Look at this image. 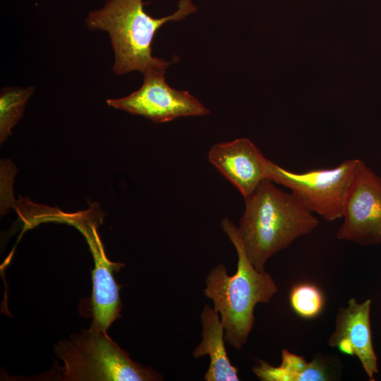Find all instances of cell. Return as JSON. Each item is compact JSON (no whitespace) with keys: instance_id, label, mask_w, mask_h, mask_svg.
<instances>
[{"instance_id":"obj_13","label":"cell","mask_w":381,"mask_h":381,"mask_svg":"<svg viewBox=\"0 0 381 381\" xmlns=\"http://www.w3.org/2000/svg\"><path fill=\"white\" fill-rule=\"evenodd\" d=\"M289 301L294 311L307 319L317 317L324 306L322 292L317 286L307 283L299 284L292 288Z\"/></svg>"},{"instance_id":"obj_7","label":"cell","mask_w":381,"mask_h":381,"mask_svg":"<svg viewBox=\"0 0 381 381\" xmlns=\"http://www.w3.org/2000/svg\"><path fill=\"white\" fill-rule=\"evenodd\" d=\"M339 240L369 246L381 243V176L361 160L349 190Z\"/></svg>"},{"instance_id":"obj_4","label":"cell","mask_w":381,"mask_h":381,"mask_svg":"<svg viewBox=\"0 0 381 381\" xmlns=\"http://www.w3.org/2000/svg\"><path fill=\"white\" fill-rule=\"evenodd\" d=\"M54 353L64 363L59 368L63 381H159L152 368L133 361L107 334L90 327L60 341Z\"/></svg>"},{"instance_id":"obj_10","label":"cell","mask_w":381,"mask_h":381,"mask_svg":"<svg viewBox=\"0 0 381 381\" xmlns=\"http://www.w3.org/2000/svg\"><path fill=\"white\" fill-rule=\"evenodd\" d=\"M200 320L202 340L192 355L195 358L210 356L205 380L238 381V369L231 363L225 349L224 329L219 313L213 307L205 305L200 313Z\"/></svg>"},{"instance_id":"obj_5","label":"cell","mask_w":381,"mask_h":381,"mask_svg":"<svg viewBox=\"0 0 381 381\" xmlns=\"http://www.w3.org/2000/svg\"><path fill=\"white\" fill-rule=\"evenodd\" d=\"M360 162L359 159H347L334 168L295 173L270 160L267 179L290 189L311 212L325 220L334 221L343 217Z\"/></svg>"},{"instance_id":"obj_8","label":"cell","mask_w":381,"mask_h":381,"mask_svg":"<svg viewBox=\"0 0 381 381\" xmlns=\"http://www.w3.org/2000/svg\"><path fill=\"white\" fill-rule=\"evenodd\" d=\"M207 158L244 198L267 179L270 160L248 138L214 144L209 150Z\"/></svg>"},{"instance_id":"obj_9","label":"cell","mask_w":381,"mask_h":381,"mask_svg":"<svg viewBox=\"0 0 381 381\" xmlns=\"http://www.w3.org/2000/svg\"><path fill=\"white\" fill-rule=\"evenodd\" d=\"M371 299L358 303L349 299L346 307L337 313L335 329L328 339V345L350 356H356L370 380L379 372L371 335L370 313Z\"/></svg>"},{"instance_id":"obj_2","label":"cell","mask_w":381,"mask_h":381,"mask_svg":"<svg viewBox=\"0 0 381 381\" xmlns=\"http://www.w3.org/2000/svg\"><path fill=\"white\" fill-rule=\"evenodd\" d=\"M263 180L245 199L238 226L247 255L255 269L265 270L272 255L308 235L319 224L313 213L291 192Z\"/></svg>"},{"instance_id":"obj_1","label":"cell","mask_w":381,"mask_h":381,"mask_svg":"<svg viewBox=\"0 0 381 381\" xmlns=\"http://www.w3.org/2000/svg\"><path fill=\"white\" fill-rule=\"evenodd\" d=\"M220 225L236 250L237 270L229 275L224 264L214 266L205 277L203 293L220 315L225 341L240 350L253 328L255 306L269 303L278 286L265 270L260 271L253 265L238 226L228 218L222 219Z\"/></svg>"},{"instance_id":"obj_6","label":"cell","mask_w":381,"mask_h":381,"mask_svg":"<svg viewBox=\"0 0 381 381\" xmlns=\"http://www.w3.org/2000/svg\"><path fill=\"white\" fill-rule=\"evenodd\" d=\"M164 67L145 71L141 87L128 96L109 99V106L155 123H165L183 116H205L210 113L188 92L170 87L165 80Z\"/></svg>"},{"instance_id":"obj_12","label":"cell","mask_w":381,"mask_h":381,"mask_svg":"<svg viewBox=\"0 0 381 381\" xmlns=\"http://www.w3.org/2000/svg\"><path fill=\"white\" fill-rule=\"evenodd\" d=\"M35 90L34 87H6L0 94V141L4 143L11 129L23 117L25 107Z\"/></svg>"},{"instance_id":"obj_3","label":"cell","mask_w":381,"mask_h":381,"mask_svg":"<svg viewBox=\"0 0 381 381\" xmlns=\"http://www.w3.org/2000/svg\"><path fill=\"white\" fill-rule=\"evenodd\" d=\"M143 5V0H107L100 8L90 11L85 18L89 30L109 34L114 53L113 71L116 75L169 66L174 61H166L152 55L153 37L164 23L181 20L198 9L192 0H179L174 13L157 18L147 13Z\"/></svg>"},{"instance_id":"obj_11","label":"cell","mask_w":381,"mask_h":381,"mask_svg":"<svg viewBox=\"0 0 381 381\" xmlns=\"http://www.w3.org/2000/svg\"><path fill=\"white\" fill-rule=\"evenodd\" d=\"M253 373L262 381H325L329 373L325 364L318 359L310 362L301 356L283 349L282 363L273 366L260 361L253 368Z\"/></svg>"}]
</instances>
